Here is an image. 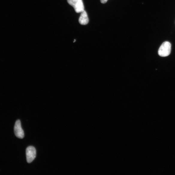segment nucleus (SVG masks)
Instances as JSON below:
<instances>
[{
  "label": "nucleus",
  "instance_id": "4",
  "mask_svg": "<svg viewBox=\"0 0 175 175\" xmlns=\"http://www.w3.org/2000/svg\"><path fill=\"white\" fill-rule=\"evenodd\" d=\"M15 136L19 138H23L25 136V134L22 129L21 121L18 120L16 122L14 128Z\"/></svg>",
  "mask_w": 175,
  "mask_h": 175
},
{
  "label": "nucleus",
  "instance_id": "1",
  "mask_svg": "<svg viewBox=\"0 0 175 175\" xmlns=\"http://www.w3.org/2000/svg\"><path fill=\"white\" fill-rule=\"evenodd\" d=\"M171 50V45L169 42L165 41L163 43L158 50V54L162 57L168 56Z\"/></svg>",
  "mask_w": 175,
  "mask_h": 175
},
{
  "label": "nucleus",
  "instance_id": "5",
  "mask_svg": "<svg viewBox=\"0 0 175 175\" xmlns=\"http://www.w3.org/2000/svg\"><path fill=\"white\" fill-rule=\"evenodd\" d=\"M89 22V19L86 11L84 10L81 13L79 19V22L81 25H85Z\"/></svg>",
  "mask_w": 175,
  "mask_h": 175
},
{
  "label": "nucleus",
  "instance_id": "2",
  "mask_svg": "<svg viewBox=\"0 0 175 175\" xmlns=\"http://www.w3.org/2000/svg\"><path fill=\"white\" fill-rule=\"evenodd\" d=\"M67 2L73 6L76 12L81 13L85 10V7L82 0H67Z\"/></svg>",
  "mask_w": 175,
  "mask_h": 175
},
{
  "label": "nucleus",
  "instance_id": "3",
  "mask_svg": "<svg viewBox=\"0 0 175 175\" xmlns=\"http://www.w3.org/2000/svg\"><path fill=\"white\" fill-rule=\"evenodd\" d=\"M27 161L28 163L32 162L36 156V150L34 147H27L26 151Z\"/></svg>",
  "mask_w": 175,
  "mask_h": 175
},
{
  "label": "nucleus",
  "instance_id": "6",
  "mask_svg": "<svg viewBox=\"0 0 175 175\" xmlns=\"http://www.w3.org/2000/svg\"><path fill=\"white\" fill-rule=\"evenodd\" d=\"M108 0H101V2L103 4H105L107 2Z\"/></svg>",
  "mask_w": 175,
  "mask_h": 175
}]
</instances>
